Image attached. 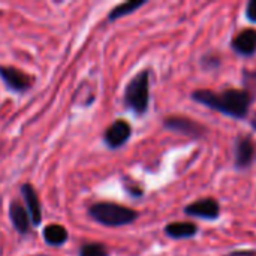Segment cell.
<instances>
[{
  "mask_svg": "<svg viewBox=\"0 0 256 256\" xmlns=\"http://www.w3.org/2000/svg\"><path fill=\"white\" fill-rule=\"evenodd\" d=\"M90 216L104 226L118 228L134 224L138 219V212L134 208L114 204V202H98L88 210Z\"/></svg>",
  "mask_w": 256,
  "mask_h": 256,
  "instance_id": "3",
  "label": "cell"
},
{
  "mask_svg": "<svg viewBox=\"0 0 256 256\" xmlns=\"http://www.w3.org/2000/svg\"><path fill=\"white\" fill-rule=\"evenodd\" d=\"M200 64L204 70H218L222 64V58L214 52H207L201 57Z\"/></svg>",
  "mask_w": 256,
  "mask_h": 256,
  "instance_id": "16",
  "label": "cell"
},
{
  "mask_svg": "<svg viewBox=\"0 0 256 256\" xmlns=\"http://www.w3.org/2000/svg\"><path fill=\"white\" fill-rule=\"evenodd\" d=\"M132 135V128L128 122L124 120H116L106 130H105V135H104V142L116 150V148H120L122 146H124L129 138Z\"/></svg>",
  "mask_w": 256,
  "mask_h": 256,
  "instance_id": "7",
  "label": "cell"
},
{
  "mask_svg": "<svg viewBox=\"0 0 256 256\" xmlns=\"http://www.w3.org/2000/svg\"><path fill=\"white\" fill-rule=\"evenodd\" d=\"M80 256H108V250L100 243H87L80 249Z\"/></svg>",
  "mask_w": 256,
  "mask_h": 256,
  "instance_id": "17",
  "label": "cell"
},
{
  "mask_svg": "<svg viewBox=\"0 0 256 256\" xmlns=\"http://www.w3.org/2000/svg\"><path fill=\"white\" fill-rule=\"evenodd\" d=\"M0 78L12 92H16V93L27 92L32 87L30 76L24 74L22 70L12 68V66H0Z\"/></svg>",
  "mask_w": 256,
  "mask_h": 256,
  "instance_id": "8",
  "label": "cell"
},
{
  "mask_svg": "<svg viewBox=\"0 0 256 256\" xmlns=\"http://www.w3.org/2000/svg\"><path fill=\"white\" fill-rule=\"evenodd\" d=\"M10 220L15 226V230L20 234H28L30 231V218L27 210L20 204V202H12L10 204Z\"/></svg>",
  "mask_w": 256,
  "mask_h": 256,
  "instance_id": "12",
  "label": "cell"
},
{
  "mask_svg": "<svg viewBox=\"0 0 256 256\" xmlns=\"http://www.w3.org/2000/svg\"><path fill=\"white\" fill-rule=\"evenodd\" d=\"M200 232L198 225L194 222H171L165 226V234L172 240H189Z\"/></svg>",
  "mask_w": 256,
  "mask_h": 256,
  "instance_id": "11",
  "label": "cell"
},
{
  "mask_svg": "<svg viewBox=\"0 0 256 256\" xmlns=\"http://www.w3.org/2000/svg\"><path fill=\"white\" fill-rule=\"evenodd\" d=\"M231 50L242 57H254L256 54V28H244L231 40Z\"/></svg>",
  "mask_w": 256,
  "mask_h": 256,
  "instance_id": "9",
  "label": "cell"
},
{
  "mask_svg": "<svg viewBox=\"0 0 256 256\" xmlns=\"http://www.w3.org/2000/svg\"><path fill=\"white\" fill-rule=\"evenodd\" d=\"M192 100L204 105L208 110L218 111L234 120H246L254 104L250 94L244 88H226L222 93H214L208 88L192 92Z\"/></svg>",
  "mask_w": 256,
  "mask_h": 256,
  "instance_id": "1",
  "label": "cell"
},
{
  "mask_svg": "<svg viewBox=\"0 0 256 256\" xmlns=\"http://www.w3.org/2000/svg\"><path fill=\"white\" fill-rule=\"evenodd\" d=\"M44 238L50 246H62L68 240V231L62 225H50L44 230Z\"/></svg>",
  "mask_w": 256,
  "mask_h": 256,
  "instance_id": "13",
  "label": "cell"
},
{
  "mask_svg": "<svg viewBox=\"0 0 256 256\" xmlns=\"http://www.w3.org/2000/svg\"><path fill=\"white\" fill-rule=\"evenodd\" d=\"M228 256H256V250H249V249H243V250H234Z\"/></svg>",
  "mask_w": 256,
  "mask_h": 256,
  "instance_id": "19",
  "label": "cell"
},
{
  "mask_svg": "<svg viewBox=\"0 0 256 256\" xmlns=\"http://www.w3.org/2000/svg\"><path fill=\"white\" fill-rule=\"evenodd\" d=\"M256 160V144L249 135H238L234 141V166L238 171L252 168Z\"/></svg>",
  "mask_w": 256,
  "mask_h": 256,
  "instance_id": "5",
  "label": "cell"
},
{
  "mask_svg": "<svg viewBox=\"0 0 256 256\" xmlns=\"http://www.w3.org/2000/svg\"><path fill=\"white\" fill-rule=\"evenodd\" d=\"M243 88L250 94L252 100H256V70H243Z\"/></svg>",
  "mask_w": 256,
  "mask_h": 256,
  "instance_id": "15",
  "label": "cell"
},
{
  "mask_svg": "<svg viewBox=\"0 0 256 256\" xmlns=\"http://www.w3.org/2000/svg\"><path fill=\"white\" fill-rule=\"evenodd\" d=\"M184 214L202 220H218L220 218V204L216 198L207 196L196 200L184 207Z\"/></svg>",
  "mask_w": 256,
  "mask_h": 256,
  "instance_id": "6",
  "label": "cell"
},
{
  "mask_svg": "<svg viewBox=\"0 0 256 256\" xmlns=\"http://www.w3.org/2000/svg\"><path fill=\"white\" fill-rule=\"evenodd\" d=\"M164 128L171 130V132L189 136L192 140H201L208 132V129L204 124H201L200 122H195L194 118L183 117V116H170V117H166L164 120Z\"/></svg>",
  "mask_w": 256,
  "mask_h": 256,
  "instance_id": "4",
  "label": "cell"
},
{
  "mask_svg": "<svg viewBox=\"0 0 256 256\" xmlns=\"http://www.w3.org/2000/svg\"><path fill=\"white\" fill-rule=\"evenodd\" d=\"M21 194H22V198H24V202L27 207L30 222H32V225L38 226L42 220V207H40L39 196H38L36 190L33 189V186H30V184L21 186Z\"/></svg>",
  "mask_w": 256,
  "mask_h": 256,
  "instance_id": "10",
  "label": "cell"
},
{
  "mask_svg": "<svg viewBox=\"0 0 256 256\" xmlns=\"http://www.w3.org/2000/svg\"><path fill=\"white\" fill-rule=\"evenodd\" d=\"M146 3H147V0H129V2H124V3H122V4L116 6V8L110 12L108 20H110V21H116V20H118V18H123V16H126V15L135 12L136 9L142 8Z\"/></svg>",
  "mask_w": 256,
  "mask_h": 256,
  "instance_id": "14",
  "label": "cell"
},
{
  "mask_svg": "<svg viewBox=\"0 0 256 256\" xmlns=\"http://www.w3.org/2000/svg\"><path fill=\"white\" fill-rule=\"evenodd\" d=\"M244 15H246V18H248L250 22L256 24V0H249V2H248Z\"/></svg>",
  "mask_w": 256,
  "mask_h": 256,
  "instance_id": "18",
  "label": "cell"
},
{
  "mask_svg": "<svg viewBox=\"0 0 256 256\" xmlns=\"http://www.w3.org/2000/svg\"><path fill=\"white\" fill-rule=\"evenodd\" d=\"M124 105L136 116H144L150 105V70L144 69L138 72L126 86Z\"/></svg>",
  "mask_w": 256,
  "mask_h": 256,
  "instance_id": "2",
  "label": "cell"
}]
</instances>
